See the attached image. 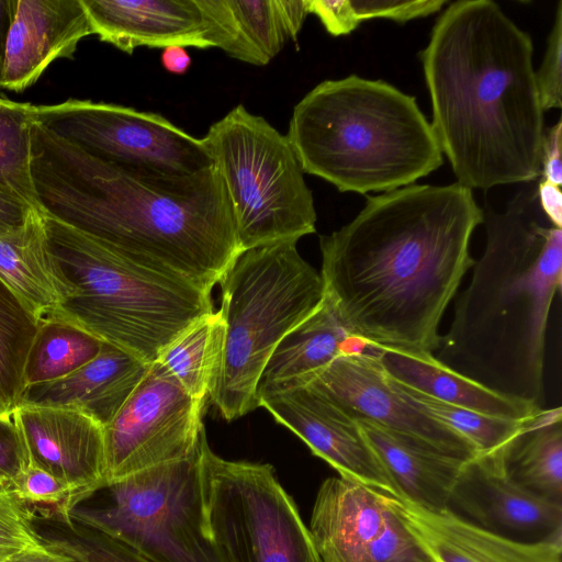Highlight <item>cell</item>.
I'll list each match as a JSON object with an SVG mask.
<instances>
[{"label": "cell", "instance_id": "obj_14", "mask_svg": "<svg viewBox=\"0 0 562 562\" xmlns=\"http://www.w3.org/2000/svg\"><path fill=\"white\" fill-rule=\"evenodd\" d=\"M305 385L325 395L355 419H368L454 459L468 461L476 456L463 437L402 398L380 367L372 344L363 351L337 357Z\"/></svg>", "mask_w": 562, "mask_h": 562}, {"label": "cell", "instance_id": "obj_6", "mask_svg": "<svg viewBox=\"0 0 562 562\" xmlns=\"http://www.w3.org/2000/svg\"><path fill=\"white\" fill-rule=\"evenodd\" d=\"M42 214L49 249L75 292L52 319L70 323L146 363L214 312L211 293L143 267Z\"/></svg>", "mask_w": 562, "mask_h": 562}, {"label": "cell", "instance_id": "obj_45", "mask_svg": "<svg viewBox=\"0 0 562 562\" xmlns=\"http://www.w3.org/2000/svg\"><path fill=\"white\" fill-rule=\"evenodd\" d=\"M161 64L167 71L182 75L190 68L191 57L184 47L168 46L161 54Z\"/></svg>", "mask_w": 562, "mask_h": 562}, {"label": "cell", "instance_id": "obj_10", "mask_svg": "<svg viewBox=\"0 0 562 562\" xmlns=\"http://www.w3.org/2000/svg\"><path fill=\"white\" fill-rule=\"evenodd\" d=\"M200 460L207 528L224 562H321L272 465L223 459L206 436Z\"/></svg>", "mask_w": 562, "mask_h": 562}, {"label": "cell", "instance_id": "obj_32", "mask_svg": "<svg viewBox=\"0 0 562 562\" xmlns=\"http://www.w3.org/2000/svg\"><path fill=\"white\" fill-rule=\"evenodd\" d=\"M246 63L265 66L289 40L276 0H229Z\"/></svg>", "mask_w": 562, "mask_h": 562}, {"label": "cell", "instance_id": "obj_37", "mask_svg": "<svg viewBox=\"0 0 562 562\" xmlns=\"http://www.w3.org/2000/svg\"><path fill=\"white\" fill-rule=\"evenodd\" d=\"M24 460V445L13 411L0 414V480L11 488Z\"/></svg>", "mask_w": 562, "mask_h": 562}, {"label": "cell", "instance_id": "obj_47", "mask_svg": "<svg viewBox=\"0 0 562 562\" xmlns=\"http://www.w3.org/2000/svg\"><path fill=\"white\" fill-rule=\"evenodd\" d=\"M1 488H10L9 486H7L1 480H0V490Z\"/></svg>", "mask_w": 562, "mask_h": 562}, {"label": "cell", "instance_id": "obj_36", "mask_svg": "<svg viewBox=\"0 0 562 562\" xmlns=\"http://www.w3.org/2000/svg\"><path fill=\"white\" fill-rule=\"evenodd\" d=\"M543 111L562 106V1L558 2L554 22L547 41L542 63L535 71Z\"/></svg>", "mask_w": 562, "mask_h": 562}, {"label": "cell", "instance_id": "obj_34", "mask_svg": "<svg viewBox=\"0 0 562 562\" xmlns=\"http://www.w3.org/2000/svg\"><path fill=\"white\" fill-rule=\"evenodd\" d=\"M11 490L26 502L54 505L68 519L72 512L71 491L55 475L25 458Z\"/></svg>", "mask_w": 562, "mask_h": 562}, {"label": "cell", "instance_id": "obj_9", "mask_svg": "<svg viewBox=\"0 0 562 562\" xmlns=\"http://www.w3.org/2000/svg\"><path fill=\"white\" fill-rule=\"evenodd\" d=\"M200 454L201 446L189 458L105 482L93 493L97 505L70 516L150 562H224L207 528Z\"/></svg>", "mask_w": 562, "mask_h": 562}, {"label": "cell", "instance_id": "obj_27", "mask_svg": "<svg viewBox=\"0 0 562 562\" xmlns=\"http://www.w3.org/2000/svg\"><path fill=\"white\" fill-rule=\"evenodd\" d=\"M225 324L212 312L194 322L159 353L160 362L193 398L206 403L222 366Z\"/></svg>", "mask_w": 562, "mask_h": 562}, {"label": "cell", "instance_id": "obj_30", "mask_svg": "<svg viewBox=\"0 0 562 562\" xmlns=\"http://www.w3.org/2000/svg\"><path fill=\"white\" fill-rule=\"evenodd\" d=\"M40 324L0 279V402L11 412L25 387V362Z\"/></svg>", "mask_w": 562, "mask_h": 562}, {"label": "cell", "instance_id": "obj_29", "mask_svg": "<svg viewBox=\"0 0 562 562\" xmlns=\"http://www.w3.org/2000/svg\"><path fill=\"white\" fill-rule=\"evenodd\" d=\"M386 378L405 402L463 437L473 446L476 454H487L502 449L527 428L541 411L525 419L490 416L441 402Z\"/></svg>", "mask_w": 562, "mask_h": 562}, {"label": "cell", "instance_id": "obj_43", "mask_svg": "<svg viewBox=\"0 0 562 562\" xmlns=\"http://www.w3.org/2000/svg\"><path fill=\"white\" fill-rule=\"evenodd\" d=\"M8 562H90L82 552L75 555L53 550L42 544L41 547L24 551L14 555Z\"/></svg>", "mask_w": 562, "mask_h": 562}, {"label": "cell", "instance_id": "obj_3", "mask_svg": "<svg viewBox=\"0 0 562 562\" xmlns=\"http://www.w3.org/2000/svg\"><path fill=\"white\" fill-rule=\"evenodd\" d=\"M533 45L492 0L451 2L420 52L430 123L457 182L469 189L540 176L544 136Z\"/></svg>", "mask_w": 562, "mask_h": 562}, {"label": "cell", "instance_id": "obj_20", "mask_svg": "<svg viewBox=\"0 0 562 562\" xmlns=\"http://www.w3.org/2000/svg\"><path fill=\"white\" fill-rule=\"evenodd\" d=\"M93 34L124 53L146 46L210 48L196 0H81Z\"/></svg>", "mask_w": 562, "mask_h": 562}, {"label": "cell", "instance_id": "obj_26", "mask_svg": "<svg viewBox=\"0 0 562 562\" xmlns=\"http://www.w3.org/2000/svg\"><path fill=\"white\" fill-rule=\"evenodd\" d=\"M562 411L543 409L501 449L508 475L519 485L562 504Z\"/></svg>", "mask_w": 562, "mask_h": 562}, {"label": "cell", "instance_id": "obj_19", "mask_svg": "<svg viewBox=\"0 0 562 562\" xmlns=\"http://www.w3.org/2000/svg\"><path fill=\"white\" fill-rule=\"evenodd\" d=\"M390 507L431 562H561L562 543L516 541L462 519L386 494Z\"/></svg>", "mask_w": 562, "mask_h": 562}, {"label": "cell", "instance_id": "obj_38", "mask_svg": "<svg viewBox=\"0 0 562 562\" xmlns=\"http://www.w3.org/2000/svg\"><path fill=\"white\" fill-rule=\"evenodd\" d=\"M562 121L546 130L541 148V180L557 187L562 184Z\"/></svg>", "mask_w": 562, "mask_h": 562}, {"label": "cell", "instance_id": "obj_44", "mask_svg": "<svg viewBox=\"0 0 562 562\" xmlns=\"http://www.w3.org/2000/svg\"><path fill=\"white\" fill-rule=\"evenodd\" d=\"M18 0H0V86L3 76L7 44L15 13Z\"/></svg>", "mask_w": 562, "mask_h": 562}, {"label": "cell", "instance_id": "obj_31", "mask_svg": "<svg viewBox=\"0 0 562 562\" xmlns=\"http://www.w3.org/2000/svg\"><path fill=\"white\" fill-rule=\"evenodd\" d=\"M32 108L0 97V189L37 210L30 171Z\"/></svg>", "mask_w": 562, "mask_h": 562}, {"label": "cell", "instance_id": "obj_33", "mask_svg": "<svg viewBox=\"0 0 562 562\" xmlns=\"http://www.w3.org/2000/svg\"><path fill=\"white\" fill-rule=\"evenodd\" d=\"M25 502L11 488L0 490V562L24 551L41 547Z\"/></svg>", "mask_w": 562, "mask_h": 562}, {"label": "cell", "instance_id": "obj_2", "mask_svg": "<svg viewBox=\"0 0 562 562\" xmlns=\"http://www.w3.org/2000/svg\"><path fill=\"white\" fill-rule=\"evenodd\" d=\"M30 171L40 212L207 293L241 252L215 164L193 175L122 167L33 122Z\"/></svg>", "mask_w": 562, "mask_h": 562}, {"label": "cell", "instance_id": "obj_22", "mask_svg": "<svg viewBox=\"0 0 562 562\" xmlns=\"http://www.w3.org/2000/svg\"><path fill=\"white\" fill-rule=\"evenodd\" d=\"M368 345L348 331L324 296L274 348L257 384V402L263 395L305 385L337 357L363 351Z\"/></svg>", "mask_w": 562, "mask_h": 562}, {"label": "cell", "instance_id": "obj_15", "mask_svg": "<svg viewBox=\"0 0 562 562\" xmlns=\"http://www.w3.org/2000/svg\"><path fill=\"white\" fill-rule=\"evenodd\" d=\"M447 509L516 541L562 543V504L516 483L505 470L501 449L463 463Z\"/></svg>", "mask_w": 562, "mask_h": 562}, {"label": "cell", "instance_id": "obj_16", "mask_svg": "<svg viewBox=\"0 0 562 562\" xmlns=\"http://www.w3.org/2000/svg\"><path fill=\"white\" fill-rule=\"evenodd\" d=\"M258 406L289 428L339 476L398 497L357 420L308 385L263 395Z\"/></svg>", "mask_w": 562, "mask_h": 562}, {"label": "cell", "instance_id": "obj_12", "mask_svg": "<svg viewBox=\"0 0 562 562\" xmlns=\"http://www.w3.org/2000/svg\"><path fill=\"white\" fill-rule=\"evenodd\" d=\"M204 406L160 362H153L103 427L105 482L193 456L205 436Z\"/></svg>", "mask_w": 562, "mask_h": 562}, {"label": "cell", "instance_id": "obj_17", "mask_svg": "<svg viewBox=\"0 0 562 562\" xmlns=\"http://www.w3.org/2000/svg\"><path fill=\"white\" fill-rule=\"evenodd\" d=\"M13 417L25 458L45 469L71 491L72 510L105 482L103 426L68 408L18 406Z\"/></svg>", "mask_w": 562, "mask_h": 562}, {"label": "cell", "instance_id": "obj_46", "mask_svg": "<svg viewBox=\"0 0 562 562\" xmlns=\"http://www.w3.org/2000/svg\"><path fill=\"white\" fill-rule=\"evenodd\" d=\"M11 412L0 402V414Z\"/></svg>", "mask_w": 562, "mask_h": 562}, {"label": "cell", "instance_id": "obj_28", "mask_svg": "<svg viewBox=\"0 0 562 562\" xmlns=\"http://www.w3.org/2000/svg\"><path fill=\"white\" fill-rule=\"evenodd\" d=\"M102 345L103 341L65 321L41 323L25 362V386L74 372L95 358Z\"/></svg>", "mask_w": 562, "mask_h": 562}, {"label": "cell", "instance_id": "obj_5", "mask_svg": "<svg viewBox=\"0 0 562 562\" xmlns=\"http://www.w3.org/2000/svg\"><path fill=\"white\" fill-rule=\"evenodd\" d=\"M286 137L303 172L340 192H390L443 164L415 97L357 75L308 91L293 108Z\"/></svg>", "mask_w": 562, "mask_h": 562}, {"label": "cell", "instance_id": "obj_21", "mask_svg": "<svg viewBox=\"0 0 562 562\" xmlns=\"http://www.w3.org/2000/svg\"><path fill=\"white\" fill-rule=\"evenodd\" d=\"M150 364L103 342L98 356L74 372L25 386L19 406L75 409L104 427L138 386Z\"/></svg>", "mask_w": 562, "mask_h": 562}, {"label": "cell", "instance_id": "obj_41", "mask_svg": "<svg viewBox=\"0 0 562 562\" xmlns=\"http://www.w3.org/2000/svg\"><path fill=\"white\" fill-rule=\"evenodd\" d=\"M276 3L288 37L296 41L310 14L307 0H276Z\"/></svg>", "mask_w": 562, "mask_h": 562}, {"label": "cell", "instance_id": "obj_39", "mask_svg": "<svg viewBox=\"0 0 562 562\" xmlns=\"http://www.w3.org/2000/svg\"><path fill=\"white\" fill-rule=\"evenodd\" d=\"M92 531L94 537L90 546L81 551L90 562H150L123 543Z\"/></svg>", "mask_w": 562, "mask_h": 562}, {"label": "cell", "instance_id": "obj_40", "mask_svg": "<svg viewBox=\"0 0 562 562\" xmlns=\"http://www.w3.org/2000/svg\"><path fill=\"white\" fill-rule=\"evenodd\" d=\"M35 210L24 199L0 189V234L24 225Z\"/></svg>", "mask_w": 562, "mask_h": 562}, {"label": "cell", "instance_id": "obj_13", "mask_svg": "<svg viewBox=\"0 0 562 562\" xmlns=\"http://www.w3.org/2000/svg\"><path fill=\"white\" fill-rule=\"evenodd\" d=\"M307 528L321 562H431L386 493L341 476L322 483Z\"/></svg>", "mask_w": 562, "mask_h": 562}, {"label": "cell", "instance_id": "obj_11", "mask_svg": "<svg viewBox=\"0 0 562 562\" xmlns=\"http://www.w3.org/2000/svg\"><path fill=\"white\" fill-rule=\"evenodd\" d=\"M32 116L55 136L113 165L170 175H193L214 166L202 138L158 113L69 99L33 105Z\"/></svg>", "mask_w": 562, "mask_h": 562}, {"label": "cell", "instance_id": "obj_1", "mask_svg": "<svg viewBox=\"0 0 562 562\" xmlns=\"http://www.w3.org/2000/svg\"><path fill=\"white\" fill-rule=\"evenodd\" d=\"M484 212L471 189L411 184L367 196L348 224L319 237L324 296L350 334L434 353L439 324L475 260Z\"/></svg>", "mask_w": 562, "mask_h": 562}, {"label": "cell", "instance_id": "obj_24", "mask_svg": "<svg viewBox=\"0 0 562 562\" xmlns=\"http://www.w3.org/2000/svg\"><path fill=\"white\" fill-rule=\"evenodd\" d=\"M373 353L390 379L441 402L481 414L525 419L541 407L494 392L453 371L434 353L373 345Z\"/></svg>", "mask_w": 562, "mask_h": 562}, {"label": "cell", "instance_id": "obj_7", "mask_svg": "<svg viewBox=\"0 0 562 562\" xmlns=\"http://www.w3.org/2000/svg\"><path fill=\"white\" fill-rule=\"evenodd\" d=\"M296 244L243 250L218 282L225 338L210 400L227 422L258 407L257 384L274 348L324 299L321 274Z\"/></svg>", "mask_w": 562, "mask_h": 562}, {"label": "cell", "instance_id": "obj_35", "mask_svg": "<svg viewBox=\"0 0 562 562\" xmlns=\"http://www.w3.org/2000/svg\"><path fill=\"white\" fill-rule=\"evenodd\" d=\"M446 0H345L346 19L349 30L371 19H389L404 23L438 12Z\"/></svg>", "mask_w": 562, "mask_h": 562}, {"label": "cell", "instance_id": "obj_25", "mask_svg": "<svg viewBox=\"0 0 562 562\" xmlns=\"http://www.w3.org/2000/svg\"><path fill=\"white\" fill-rule=\"evenodd\" d=\"M398 497L429 510L447 509L465 461L436 452L368 419H356Z\"/></svg>", "mask_w": 562, "mask_h": 562}, {"label": "cell", "instance_id": "obj_8", "mask_svg": "<svg viewBox=\"0 0 562 562\" xmlns=\"http://www.w3.org/2000/svg\"><path fill=\"white\" fill-rule=\"evenodd\" d=\"M202 140L224 181L241 251L315 233L313 193L286 135L239 104Z\"/></svg>", "mask_w": 562, "mask_h": 562}, {"label": "cell", "instance_id": "obj_18", "mask_svg": "<svg viewBox=\"0 0 562 562\" xmlns=\"http://www.w3.org/2000/svg\"><path fill=\"white\" fill-rule=\"evenodd\" d=\"M93 30L81 0H18L0 89L32 86L57 58H74Z\"/></svg>", "mask_w": 562, "mask_h": 562}, {"label": "cell", "instance_id": "obj_4", "mask_svg": "<svg viewBox=\"0 0 562 562\" xmlns=\"http://www.w3.org/2000/svg\"><path fill=\"white\" fill-rule=\"evenodd\" d=\"M486 245L434 357L499 394L540 406L546 330L562 282V228L524 187L483 210Z\"/></svg>", "mask_w": 562, "mask_h": 562}, {"label": "cell", "instance_id": "obj_23", "mask_svg": "<svg viewBox=\"0 0 562 562\" xmlns=\"http://www.w3.org/2000/svg\"><path fill=\"white\" fill-rule=\"evenodd\" d=\"M0 279L40 323L52 319L74 294L38 210L21 227L0 234Z\"/></svg>", "mask_w": 562, "mask_h": 562}, {"label": "cell", "instance_id": "obj_42", "mask_svg": "<svg viewBox=\"0 0 562 562\" xmlns=\"http://www.w3.org/2000/svg\"><path fill=\"white\" fill-rule=\"evenodd\" d=\"M540 209L549 222L562 228V193L560 187L541 180L537 187Z\"/></svg>", "mask_w": 562, "mask_h": 562}]
</instances>
